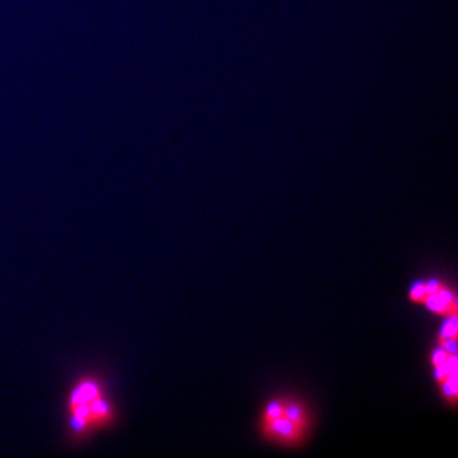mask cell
<instances>
[{
	"label": "cell",
	"mask_w": 458,
	"mask_h": 458,
	"mask_svg": "<svg viewBox=\"0 0 458 458\" xmlns=\"http://www.w3.org/2000/svg\"><path fill=\"white\" fill-rule=\"evenodd\" d=\"M68 428L74 438L110 428L116 411L102 382L95 377H83L74 383L67 400Z\"/></svg>",
	"instance_id": "cell-1"
},
{
	"label": "cell",
	"mask_w": 458,
	"mask_h": 458,
	"mask_svg": "<svg viewBox=\"0 0 458 458\" xmlns=\"http://www.w3.org/2000/svg\"><path fill=\"white\" fill-rule=\"evenodd\" d=\"M311 428V415L302 401L277 398L264 407L260 416V432L266 441L286 447L302 443Z\"/></svg>",
	"instance_id": "cell-2"
},
{
	"label": "cell",
	"mask_w": 458,
	"mask_h": 458,
	"mask_svg": "<svg viewBox=\"0 0 458 458\" xmlns=\"http://www.w3.org/2000/svg\"><path fill=\"white\" fill-rule=\"evenodd\" d=\"M413 302L423 303L424 306L435 314L444 317H457L456 294L448 286L439 280H429L417 283L410 292Z\"/></svg>",
	"instance_id": "cell-3"
},
{
	"label": "cell",
	"mask_w": 458,
	"mask_h": 458,
	"mask_svg": "<svg viewBox=\"0 0 458 458\" xmlns=\"http://www.w3.org/2000/svg\"><path fill=\"white\" fill-rule=\"evenodd\" d=\"M442 339L457 340V317H450L442 330Z\"/></svg>",
	"instance_id": "cell-4"
}]
</instances>
